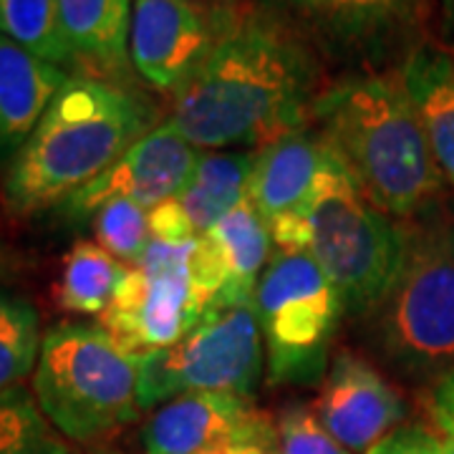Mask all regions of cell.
Wrapping results in <instances>:
<instances>
[{
  "mask_svg": "<svg viewBox=\"0 0 454 454\" xmlns=\"http://www.w3.org/2000/svg\"><path fill=\"white\" fill-rule=\"evenodd\" d=\"M422 121L432 154L454 187V51L419 41L396 68Z\"/></svg>",
  "mask_w": 454,
  "mask_h": 454,
  "instance_id": "cell-18",
  "label": "cell"
},
{
  "mask_svg": "<svg viewBox=\"0 0 454 454\" xmlns=\"http://www.w3.org/2000/svg\"><path fill=\"white\" fill-rule=\"evenodd\" d=\"M33 396L66 439L98 442L142 414L137 356L98 325H53L41 343Z\"/></svg>",
  "mask_w": 454,
  "mask_h": 454,
  "instance_id": "cell-5",
  "label": "cell"
},
{
  "mask_svg": "<svg viewBox=\"0 0 454 454\" xmlns=\"http://www.w3.org/2000/svg\"><path fill=\"white\" fill-rule=\"evenodd\" d=\"M20 268H23V258L18 255L11 245H5L0 240V283L16 278L20 273Z\"/></svg>",
  "mask_w": 454,
  "mask_h": 454,
  "instance_id": "cell-30",
  "label": "cell"
},
{
  "mask_svg": "<svg viewBox=\"0 0 454 454\" xmlns=\"http://www.w3.org/2000/svg\"><path fill=\"white\" fill-rule=\"evenodd\" d=\"M309 253L358 321L384 298L404 253V227L373 207L331 146L309 205Z\"/></svg>",
  "mask_w": 454,
  "mask_h": 454,
  "instance_id": "cell-6",
  "label": "cell"
},
{
  "mask_svg": "<svg viewBox=\"0 0 454 454\" xmlns=\"http://www.w3.org/2000/svg\"><path fill=\"white\" fill-rule=\"evenodd\" d=\"M195 245L197 238L184 243L152 238L101 313V328L131 356L167 348L197 324L190 280Z\"/></svg>",
  "mask_w": 454,
  "mask_h": 454,
  "instance_id": "cell-10",
  "label": "cell"
},
{
  "mask_svg": "<svg viewBox=\"0 0 454 454\" xmlns=\"http://www.w3.org/2000/svg\"><path fill=\"white\" fill-rule=\"evenodd\" d=\"M270 230L247 197L197 238L190 262L197 321L210 306L253 303L260 276L270 262Z\"/></svg>",
  "mask_w": 454,
  "mask_h": 454,
  "instance_id": "cell-14",
  "label": "cell"
},
{
  "mask_svg": "<svg viewBox=\"0 0 454 454\" xmlns=\"http://www.w3.org/2000/svg\"><path fill=\"white\" fill-rule=\"evenodd\" d=\"M41 318L28 298L0 291V391L35 372L41 356Z\"/></svg>",
  "mask_w": 454,
  "mask_h": 454,
  "instance_id": "cell-23",
  "label": "cell"
},
{
  "mask_svg": "<svg viewBox=\"0 0 454 454\" xmlns=\"http://www.w3.org/2000/svg\"><path fill=\"white\" fill-rule=\"evenodd\" d=\"M146 454H220L238 447L278 450L276 424L253 396L197 391L157 406L142 427Z\"/></svg>",
  "mask_w": 454,
  "mask_h": 454,
  "instance_id": "cell-11",
  "label": "cell"
},
{
  "mask_svg": "<svg viewBox=\"0 0 454 454\" xmlns=\"http://www.w3.org/2000/svg\"><path fill=\"white\" fill-rule=\"evenodd\" d=\"M255 160L258 149H230L200 157L190 182L175 197L197 238L217 225L247 197Z\"/></svg>",
  "mask_w": 454,
  "mask_h": 454,
  "instance_id": "cell-19",
  "label": "cell"
},
{
  "mask_svg": "<svg viewBox=\"0 0 454 454\" xmlns=\"http://www.w3.org/2000/svg\"><path fill=\"white\" fill-rule=\"evenodd\" d=\"M154 127V109L137 91L98 76H68L8 167L5 207L28 217L64 205Z\"/></svg>",
  "mask_w": 454,
  "mask_h": 454,
  "instance_id": "cell-3",
  "label": "cell"
},
{
  "mask_svg": "<svg viewBox=\"0 0 454 454\" xmlns=\"http://www.w3.org/2000/svg\"><path fill=\"white\" fill-rule=\"evenodd\" d=\"M260 8L298 33L321 59L381 71L419 41L429 0H260Z\"/></svg>",
  "mask_w": 454,
  "mask_h": 454,
  "instance_id": "cell-9",
  "label": "cell"
},
{
  "mask_svg": "<svg viewBox=\"0 0 454 454\" xmlns=\"http://www.w3.org/2000/svg\"><path fill=\"white\" fill-rule=\"evenodd\" d=\"M328 160L331 145L310 121L301 129L288 131L258 149L247 200L265 223L291 212H309Z\"/></svg>",
  "mask_w": 454,
  "mask_h": 454,
  "instance_id": "cell-16",
  "label": "cell"
},
{
  "mask_svg": "<svg viewBox=\"0 0 454 454\" xmlns=\"http://www.w3.org/2000/svg\"><path fill=\"white\" fill-rule=\"evenodd\" d=\"M74 59L119 71L129 56L134 0H59Z\"/></svg>",
  "mask_w": 454,
  "mask_h": 454,
  "instance_id": "cell-20",
  "label": "cell"
},
{
  "mask_svg": "<svg viewBox=\"0 0 454 454\" xmlns=\"http://www.w3.org/2000/svg\"><path fill=\"white\" fill-rule=\"evenodd\" d=\"M220 5H235V0H220Z\"/></svg>",
  "mask_w": 454,
  "mask_h": 454,
  "instance_id": "cell-33",
  "label": "cell"
},
{
  "mask_svg": "<svg viewBox=\"0 0 454 454\" xmlns=\"http://www.w3.org/2000/svg\"><path fill=\"white\" fill-rule=\"evenodd\" d=\"M0 33L46 64L74 61L59 0H0Z\"/></svg>",
  "mask_w": 454,
  "mask_h": 454,
  "instance_id": "cell-22",
  "label": "cell"
},
{
  "mask_svg": "<svg viewBox=\"0 0 454 454\" xmlns=\"http://www.w3.org/2000/svg\"><path fill=\"white\" fill-rule=\"evenodd\" d=\"M366 454H442V444L432 429L422 424H411V427H399L389 437L373 444Z\"/></svg>",
  "mask_w": 454,
  "mask_h": 454,
  "instance_id": "cell-28",
  "label": "cell"
},
{
  "mask_svg": "<svg viewBox=\"0 0 454 454\" xmlns=\"http://www.w3.org/2000/svg\"><path fill=\"white\" fill-rule=\"evenodd\" d=\"M278 454H351L318 417L301 404H293L280 411L276 422Z\"/></svg>",
  "mask_w": 454,
  "mask_h": 454,
  "instance_id": "cell-26",
  "label": "cell"
},
{
  "mask_svg": "<svg viewBox=\"0 0 454 454\" xmlns=\"http://www.w3.org/2000/svg\"><path fill=\"white\" fill-rule=\"evenodd\" d=\"M262 331L255 303L210 306L177 343L137 356L139 406H157L197 391L253 396L262 376Z\"/></svg>",
  "mask_w": 454,
  "mask_h": 454,
  "instance_id": "cell-8",
  "label": "cell"
},
{
  "mask_svg": "<svg viewBox=\"0 0 454 454\" xmlns=\"http://www.w3.org/2000/svg\"><path fill=\"white\" fill-rule=\"evenodd\" d=\"M220 454H278V450H262V447H238V450H227Z\"/></svg>",
  "mask_w": 454,
  "mask_h": 454,
  "instance_id": "cell-32",
  "label": "cell"
},
{
  "mask_svg": "<svg viewBox=\"0 0 454 454\" xmlns=\"http://www.w3.org/2000/svg\"><path fill=\"white\" fill-rule=\"evenodd\" d=\"M439 28L444 46L454 51V0H439Z\"/></svg>",
  "mask_w": 454,
  "mask_h": 454,
  "instance_id": "cell-31",
  "label": "cell"
},
{
  "mask_svg": "<svg viewBox=\"0 0 454 454\" xmlns=\"http://www.w3.org/2000/svg\"><path fill=\"white\" fill-rule=\"evenodd\" d=\"M149 227H152V238L154 240H167V243H184L197 238L195 230L190 227L184 212L179 210V205L172 200L162 202L160 207L149 210Z\"/></svg>",
  "mask_w": 454,
  "mask_h": 454,
  "instance_id": "cell-29",
  "label": "cell"
},
{
  "mask_svg": "<svg viewBox=\"0 0 454 454\" xmlns=\"http://www.w3.org/2000/svg\"><path fill=\"white\" fill-rule=\"evenodd\" d=\"M429 414L442 454H454V373L429 387Z\"/></svg>",
  "mask_w": 454,
  "mask_h": 454,
  "instance_id": "cell-27",
  "label": "cell"
},
{
  "mask_svg": "<svg viewBox=\"0 0 454 454\" xmlns=\"http://www.w3.org/2000/svg\"><path fill=\"white\" fill-rule=\"evenodd\" d=\"M313 414L348 452H369L399 429L406 406L372 361L340 348L328 366Z\"/></svg>",
  "mask_w": 454,
  "mask_h": 454,
  "instance_id": "cell-15",
  "label": "cell"
},
{
  "mask_svg": "<svg viewBox=\"0 0 454 454\" xmlns=\"http://www.w3.org/2000/svg\"><path fill=\"white\" fill-rule=\"evenodd\" d=\"M321 56L268 11L225 5L205 64L175 94L169 121L202 149H260L310 121Z\"/></svg>",
  "mask_w": 454,
  "mask_h": 454,
  "instance_id": "cell-1",
  "label": "cell"
},
{
  "mask_svg": "<svg viewBox=\"0 0 454 454\" xmlns=\"http://www.w3.org/2000/svg\"><path fill=\"white\" fill-rule=\"evenodd\" d=\"M197 149L182 131L164 119L152 131L131 145L116 162L64 202V215L71 220L94 217V212L109 200H131L145 210L179 195L200 162Z\"/></svg>",
  "mask_w": 454,
  "mask_h": 454,
  "instance_id": "cell-13",
  "label": "cell"
},
{
  "mask_svg": "<svg viewBox=\"0 0 454 454\" xmlns=\"http://www.w3.org/2000/svg\"><path fill=\"white\" fill-rule=\"evenodd\" d=\"M310 124L391 220L406 223L442 205L447 179L399 71H361L325 86Z\"/></svg>",
  "mask_w": 454,
  "mask_h": 454,
  "instance_id": "cell-2",
  "label": "cell"
},
{
  "mask_svg": "<svg viewBox=\"0 0 454 454\" xmlns=\"http://www.w3.org/2000/svg\"><path fill=\"white\" fill-rule=\"evenodd\" d=\"M402 227L396 278L356 324L387 372L432 387L454 373V212L437 205Z\"/></svg>",
  "mask_w": 454,
  "mask_h": 454,
  "instance_id": "cell-4",
  "label": "cell"
},
{
  "mask_svg": "<svg viewBox=\"0 0 454 454\" xmlns=\"http://www.w3.org/2000/svg\"><path fill=\"white\" fill-rule=\"evenodd\" d=\"M223 13L200 0H134L129 59L146 86L177 94L215 49Z\"/></svg>",
  "mask_w": 454,
  "mask_h": 454,
  "instance_id": "cell-12",
  "label": "cell"
},
{
  "mask_svg": "<svg viewBox=\"0 0 454 454\" xmlns=\"http://www.w3.org/2000/svg\"><path fill=\"white\" fill-rule=\"evenodd\" d=\"M0 454H74L64 434L46 419L33 391H0Z\"/></svg>",
  "mask_w": 454,
  "mask_h": 454,
  "instance_id": "cell-24",
  "label": "cell"
},
{
  "mask_svg": "<svg viewBox=\"0 0 454 454\" xmlns=\"http://www.w3.org/2000/svg\"><path fill=\"white\" fill-rule=\"evenodd\" d=\"M129 268L97 243H76L66 253L56 283L59 309L79 316H101L109 309Z\"/></svg>",
  "mask_w": 454,
  "mask_h": 454,
  "instance_id": "cell-21",
  "label": "cell"
},
{
  "mask_svg": "<svg viewBox=\"0 0 454 454\" xmlns=\"http://www.w3.org/2000/svg\"><path fill=\"white\" fill-rule=\"evenodd\" d=\"M265 366L270 384H318L343 303L310 253L276 250L255 288Z\"/></svg>",
  "mask_w": 454,
  "mask_h": 454,
  "instance_id": "cell-7",
  "label": "cell"
},
{
  "mask_svg": "<svg viewBox=\"0 0 454 454\" xmlns=\"http://www.w3.org/2000/svg\"><path fill=\"white\" fill-rule=\"evenodd\" d=\"M68 82L61 66L46 64L0 33V162H13Z\"/></svg>",
  "mask_w": 454,
  "mask_h": 454,
  "instance_id": "cell-17",
  "label": "cell"
},
{
  "mask_svg": "<svg viewBox=\"0 0 454 454\" xmlns=\"http://www.w3.org/2000/svg\"><path fill=\"white\" fill-rule=\"evenodd\" d=\"M94 235L106 253L134 265L152 243L149 210L121 197L109 200L94 212Z\"/></svg>",
  "mask_w": 454,
  "mask_h": 454,
  "instance_id": "cell-25",
  "label": "cell"
}]
</instances>
